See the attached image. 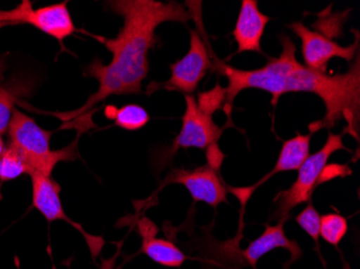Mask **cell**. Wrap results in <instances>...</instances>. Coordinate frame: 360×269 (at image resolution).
<instances>
[{
	"instance_id": "cell-12",
	"label": "cell",
	"mask_w": 360,
	"mask_h": 269,
	"mask_svg": "<svg viewBox=\"0 0 360 269\" xmlns=\"http://www.w3.org/2000/svg\"><path fill=\"white\" fill-rule=\"evenodd\" d=\"M270 18L259 10L256 0H243L240 14L232 35L238 44L236 54L244 52L262 53L261 39Z\"/></svg>"
},
{
	"instance_id": "cell-17",
	"label": "cell",
	"mask_w": 360,
	"mask_h": 269,
	"mask_svg": "<svg viewBox=\"0 0 360 269\" xmlns=\"http://www.w3.org/2000/svg\"><path fill=\"white\" fill-rule=\"evenodd\" d=\"M349 226L347 218L337 214H325L321 216L319 236L333 246H338L347 235Z\"/></svg>"
},
{
	"instance_id": "cell-7",
	"label": "cell",
	"mask_w": 360,
	"mask_h": 269,
	"mask_svg": "<svg viewBox=\"0 0 360 269\" xmlns=\"http://www.w3.org/2000/svg\"><path fill=\"white\" fill-rule=\"evenodd\" d=\"M288 26L300 38L305 66L315 72L326 74L331 58H343L352 62L359 52V32L357 30H355V44L342 46L319 32L309 29L302 22H295Z\"/></svg>"
},
{
	"instance_id": "cell-6",
	"label": "cell",
	"mask_w": 360,
	"mask_h": 269,
	"mask_svg": "<svg viewBox=\"0 0 360 269\" xmlns=\"http://www.w3.org/2000/svg\"><path fill=\"white\" fill-rule=\"evenodd\" d=\"M32 206L48 220L49 222L65 221L70 224L81 232L88 244L92 258H96L100 256L101 251L104 247V240L102 237L92 236L82 228L80 224L72 221V218L65 214L60 200V187L58 182L54 181L51 176L42 175V173H32Z\"/></svg>"
},
{
	"instance_id": "cell-15",
	"label": "cell",
	"mask_w": 360,
	"mask_h": 269,
	"mask_svg": "<svg viewBox=\"0 0 360 269\" xmlns=\"http://www.w3.org/2000/svg\"><path fill=\"white\" fill-rule=\"evenodd\" d=\"M108 119L115 120V125L125 131H139L148 124L150 115L139 105L129 104L121 107L109 106L106 109Z\"/></svg>"
},
{
	"instance_id": "cell-11",
	"label": "cell",
	"mask_w": 360,
	"mask_h": 269,
	"mask_svg": "<svg viewBox=\"0 0 360 269\" xmlns=\"http://www.w3.org/2000/svg\"><path fill=\"white\" fill-rule=\"evenodd\" d=\"M23 23L30 24L46 35L51 36L60 44L77 30L68 3L32 9V4L25 1Z\"/></svg>"
},
{
	"instance_id": "cell-16",
	"label": "cell",
	"mask_w": 360,
	"mask_h": 269,
	"mask_svg": "<svg viewBox=\"0 0 360 269\" xmlns=\"http://www.w3.org/2000/svg\"><path fill=\"white\" fill-rule=\"evenodd\" d=\"M24 173L32 175L25 159L11 145L6 147L5 152L0 157V182L4 183L16 179Z\"/></svg>"
},
{
	"instance_id": "cell-10",
	"label": "cell",
	"mask_w": 360,
	"mask_h": 269,
	"mask_svg": "<svg viewBox=\"0 0 360 269\" xmlns=\"http://www.w3.org/2000/svg\"><path fill=\"white\" fill-rule=\"evenodd\" d=\"M312 133L302 135L298 133L293 138L288 139L283 143L281 149L280 155L277 159L274 168L270 173H266L260 181L248 188H228L229 191L231 192L240 204L245 206L248 203L250 196L254 193L255 190L258 189L260 185L268 181L269 179L283 171H298L300 166L304 163L305 159L309 155V143H311Z\"/></svg>"
},
{
	"instance_id": "cell-23",
	"label": "cell",
	"mask_w": 360,
	"mask_h": 269,
	"mask_svg": "<svg viewBox=\"0 0 360 269\" xmlns=\"http://www.w3.org/2000/svg\"><path fill=\"white\" fill-rule=\"evenodd\" d=\"M6 145L5 141H4L3 137H1V133H0V157L3 155V153L5 152Z\"/></svg>"
},
{
	"instance_id": "cell-8",
	"label": "cell",
	"mask_w": 360,
	"mask_h": 269,
	"mask_svg": "<svg viewBox=\"0 0 360 269\" xmlns=\"http://www.w3.org/2000/svg\"><path fill=\"white\" fill-rule=\"evenodd\" d=\"M185 98L186 111L181 119V129L174 139L171 149L167 151L169 157L165 161L174 157L180 149H210L217 145L218 139L221 136V127L212 121V117L200 110L196 99L192 95H186Z\"/></svg>"
},
{
	"instance_id": "cell-21",
	"label": "cell",
	"mask_w": 360,
	"mask_h": 269,
	"mask_svg": "<svg viewBox=\"0 0 360 269\" xmlns=\"http://www.w3.org/2000/svg\"><path fill=\"white\" fill-rule=\"evenodd\" d=\"M22 9L21 6L14 8V9L6 11L0 10V25H9V24H21Z\"/></svg>"
},
{
	"instance_id": "cell-20",
	"label": "cell",
	"mask_w": 360,
	"mask_h": 269,
	"mask_svg": "<svg viewBox=\"0 0 360 269\" xmlns=\"http://www.w3.org/2000/svg\"><path fill=\"white\" fill-rule=\"evenodd\" d=\"M296 221L300 225V228L304 232H307L317 244L319 240L321 216H319L312 203H309V205L297 216Z\"/></svg>"
},
{
	"instance_id": "cell-18",
	"label": "cell",
	"mask_w": 360,
	"mask_h": 269,
	"mask_svg": "<svg viewBox=\"0 0 360 269\" xmlns=\"http://www.w3.org/2000/svg\"><path fill=\"white\" fill-rule=\"evenodd\" d=\"M22 90L19 84H1L0 83V133L7 131L14 105L19 102Z\"/></svg>"
},
{
	"instance_id": "cell-1",
	"label": "cell",
	"mask_w": 360,
	"mask_h": 269,
	"mask_svg": "<svg viewBox=\"0 0 360 269\" xmlns=\"http://www.w3.org/2000/svg\"><path fill=\"white\" fill-rule=\"evenodd\" d=\"M282 53L278 58H268L258 70H242L216 60V68L226 77V99L224 110L228 114L233 109L236 97L242 91L258 88L272 95L273 106L287 93H312L323 100L326 114L323 119L309 124V133L319 129H331L340 121L347 122L345 133L359 141L360 133V58L345 74L329 76L309 70L297 60V48L288 36H281Z\"/></svg>"
},
{
	"instance_id": "cell-3",
	"label": "cell",
	"mask_w": 360,
	"mask_h": 269,
	"mask_svg": "<svg viewBox=\"0 0 360 269\" xmlns=\"http://www.w3.org/2000/svg\"><path fill=\"white\" fill-rule=\"evenodd\" d=\"M10 145L18 151L30 166L32 173L51 176L60 162L74 161L77 157L78 139L60 150H51L52 131L42 129L32 117L18 108L12 111L7 129Z\"/></svg>"
},
{
	"instance_id": "cell-4",
	"label": "cell",
	"mask_w": 360,
	"mask_h": 269,
	"mask_svg": "<svg viewBox=\"0 0 360 269\" xmlns=\"http://www.w3.org/2000/svg\"><path fill=\"white\" fill-rule=\"evenodd\" d=\"M343 135L345 133L335 135L329 131L325 145L319 152L307 157L298 169L296 181L288 190L280 192L274 198V214L271 220H277V223H285L293 208L298 207L301 204L309 203L312 198L313 191L319 184V178L329 157L340 150L349 152V150L343 145Z\"/></svg>"
},
{
	"instance_id": "cell-9",
	"label": "cell",
	"mask_w": 360,
	"mask_h": 269,
	"mask_svg": "<svg viewBox=\"0 0 360 269\" xmlns=\"http://www.w3.org/2000/svg\"><path fill=\"white\" fill-rule=\"evenodd\" d=\"M173 183L184 185L194 202H203L214 208L228 200L226 185L220 181L215 168L208 164L194 169H173L165 178L162 187Z\"/></svg>"
},
{
	"instance_id": "cell-14",
	"label": "cell",
	"mask_w": 360,
	"mask_h": 269,
	"mask_svg": "<svg viewBox=\"0 0 360 269\" xmlns=\"http://www.w3.org/2000/svg\"><path fill=\"white\" fill-rule=\"evenodd\" d=\"M139 232L143 237L141 252L158 264L178 268L187 260L186 254L175 244L155 237L158 228L148 218H143L139 222Z\"/></svg>"
},
{
	"instance_id": "cell-22",
	"label": "cell",
	"mask_w": 360,
	"mask_h": 269,
	"mask_svg": "<svg viewBox=\"0 0 360 269\" xmlns=\"http://www.w3.org/2000/svg\"><path fill=\"white\" fill-rule=\"evenodd\" d=\"M116 258L117 256L115 258H109V260H105L103 262L102 266H101V269H117Z\"/></svg>"
},
{
	"instance_id": "cell-19",
	"label": "cell",
	"mask_w": 360,
	"mask_h": 269,
	"mask_svg": "<svg viewBox=\"0 0 360 269\" xmlns=\"http://www.w3.org/2000/svg\"><path fill=\"white\" fill-rule=\"evenodd\" d=\"M226 99V88H222L219 83H217L212 90L199 93L196 104L202 112L212 117L216 111L224 109Z\"/></svg>"
},
{
	"instance_id": "cell-2",
	"label": "cell",
	"mask_w": 360,
	"mask_h": 269,
	"mask_svg": "<svg viewBox=\"0 0 360 269\" xmlns=\"http://www.w3.org/2000/svg\"><path fill=\"white\" fill-rule=\"evenodd\" d=\"M107 4L123 19V26L113 39L94 36L110 52V63L103 65L100 58H95L89 65L84 76L96 79L98 90L77 110L53 113L62 120H78L112 95L141 93L143 81L148 76V54L155 46L158 26L165 22L187 23L193 19L191 10L177 1L115 0Z\"/></svg>"
},
{
	"instance_id": "cell-13",
	"label": "cell",
	"mask_w": 360,
	"mask_h": 269,
	"mask_svg": "<svg viewBox=\"0 0 360 269\" xmlns=\"http://www.w3.org/2000/svg\"><path fill=\"white\" fill-rule=\"evenodd\" d=\"M284 223L278 222L276 225H266V230L256 240L250 242L248 248L240 252L245 262L250 266H256L257 262L264 254L277 248H284L291 254L290 262L299 260L302 256V249L296 242L288 240L284 232Z\"/></svg>"
},
{
	"instance_id": "cell-5",
	"label": "cell",
	"mask_w": 360,
	"mask_h": 269,
	"mask_svg": "<svg viewBox=\"0 0 360 269\" xmlns=\"http://www.w3.org/2000/svg\"><path fill=\"white\" fill-rule=\"evenodd\" d=\"M212 66L214 64L201 34L191 30L189 51L181 60L171 65V78L163 84H151L150 88L155 86L153 91H155V88L162 86L165 90L191 95Z\"/></svg>"
}]
</instances>
